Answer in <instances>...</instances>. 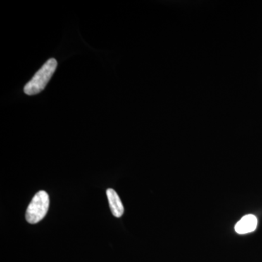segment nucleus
Segmentation results:
<instances>
[{"label":"nucleus","instance_id":"1","mask_svg":"<svg viewBox=\"0 0 262 262\" xmlns=\"http://www.w3.org/2000/svg\"><path fill=\"white\" fill-rule=\"evenodd\" d=\"M57 66L58 62L55 58L48 60L32 77V80L24 86V93L28 96H34L42 92L56 72Z\"/></svg>","mask_w":262,"mask_h":262},{"label":"nucleus","instance_id":"4","mask_svg":"<svg viewBox=\"0 0 262 262\" xmlns=\"http://www.w3.org/2000/svg\"><path fill=\"white\" fill-rule=\"evenodd\" d=\"M106 195L114 216L120 218L124 213V207L120 196L113 189H108L106 190Z\"/></svg>","mask_w":262,"mask_h":262},{"label":"nucleus","instance_id":"2","mask_svg":"<svg viewBox=\"0 0 262 262\" xmlns=\"http://www.w3.org/2000/svg\"><path fill=\"white\" fill-rule=\"evenodd\" d=\"M50 199L47 192L39 191L34 195L26 212V220L29 224H37L44 219L49 209Z\"/></svg>","mask_w":262,"mask_h":262},{"label":"nucleus","instance_id":"3","mask_svg":"<svg viewBox=\"0 0 262 262\" xmlns=\"http://www.w3.org/2000/svg\"><path fill=\"white\" fill-rule=\"evenodd\" d=\"M257 227V219L254 215H245L236 224L234 229L239 234H244L252 232Z\"/></svg>","mask_w":262,"mask_h":262}]
</instances>
